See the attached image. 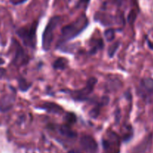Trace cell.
<instances>
[{"label":"cell","mask_w":153,"mask_h":153,"mask_svg":"<svg viewBox=\"0 0 153 153\" xmlns=\"http://www.w3.org/2000/svg\"><path fill=\"white\" fill-rule=\"evenodd\" d=\"M39 108L44 110L48 113L57 114H59L63 112V108L60 105L54 102H46L43 103L40 105V107H39Z\"/></svg>","instance_id":"cell-9"},{"label":"cell","mask_w":153,"mask_h":153,"mask_svg":"<svg viewBox=\"0 0 153 153\" xmlns=\"http://www.w3.org/2000/svg\"><path fill=\"white\" fill-rule=\"evenodd\" d=\"M60 22H61V17L58 16H55L51 18L47 23L42 37V46H43V49L45 51H48L50 49L51 44L53 40L54 31Z\"/></svg>","instance_id":"cell-3"},{"label":"cell","mask_w":153,"mask_h":153,"mask_svg":"<svg viewBox=\"0 0 153 153\" xmlns=\"http://www.w3.org/2000/svg\"><path fill=\"white\" fill-rule=\"evenodd\" d=\"M31 85H32V83L28 82L23 77H19L18 78V87H19V89L21 91L26 92L31 87Z\"/></svg>","instance_id":"cell-14"},{"label":"cell","mask_w":153,"mask_h":153,"mask_svg":"<svg viewBox=\"0 0 153 153\" xmlns=\"http://www.w3.org/2000/svg\"><path fill=\"white\" fill-rule=\"evenodd\" d=\"M97 83V78L91 77L87 80L86 85L81 90L70 91V96L76 101H85L93 93L94 87Z\"/></svg>","instance_id":"cell-4"},{"label":"cell","mask_w":153,"mask_h":153,"mask_svg":"<svg viewBox=\"0 0 153 153\" xmlns=\"http://www.w3.org/2000/svg\"><path fill=\"white\" fill-rule=\"evenodd\" d=\"M4 64H5V60L3 58H2V57H0V66Z\"/></svg>","instance_id":"cell-22"},{"label":"cell","mask_w":153,"mask_h":153,"mask_svg":"<svg viewBox=\"0 0 153 153\" xmlns=\"http://www.w3.org/2000/svg\"><path fill=\"white\" fill-rule=\"evenodd\" d=\"M38 23L34 22L28 27H23L17 31V34L19 38L23 40L26 46L35 49L36 46V32Z\"/></svg>","instance_id":"cell-2"},{"label":"cell","mask_w":153,"mask_h":153,"mask_svg":"<svg viewBox=\"0 0 153 153\" xmlns=\"http://www.w3.org/2000/svg\"><path fill=\"white\" fill-rule=\"evenodd\" d=\"M16 99L15 90L11 93L5 94L0 99V111L2 113L10 111L14 106Z\"/></svg>","instance_id":"cell-7"},{"label":"cell","mask_w":153,"mask_h":153,"mask_svg":"<svg viewBox=\"0 0 153 153\" xmlns=\"http://www.w3.org/2000/svg\"><path fill=\"white\" fill-rule=\"evenodd\" d=\"M58 132L61 135L64 136L67 138H70V139H73L77 137V133L71 129L70 125L66 123L58 126Z\"/></svg>","instance_id":"cell-11"},{"label":"cell","mask_w":153,"mask_h":153,"mask_svg":"<svg viewBox=\"0 0 153 153\" xmlns=\"http://www.w3.org/2000/svg\"><path fill=\"white\" fill-rule=\"evenodd\" d=\"M66 153H79V152L77 151H75V150H72V151L68 152H66Z\"/></svg>","instance_id":"cell-23"},{"label":"cell","mask_w":153,"mask_h":153,"mask_svg":"<svg viewBox=\"0 0 153 153\" xmlns=\"http://www.w3.org/2000/svg\"><path fill=\"white\" fill-rule=\"evenodd\" d=\"M103 149L107 153H120V139L114 132H108L102 139Z\"/></svg>","instance_id":"cell-5"},{"label":"cell","mask_w":153,"mask_h":153,"mask_svg":"<svg viewBox=\"0 0 153 153\" xmlns=\"http://www.w3.org/2000/svg\"><path fill=\"white\" fill-rule=\"evenodd\" d=\"M80 144L84 150L88 153H96L98 144L91 136L84 135L80 139Z\"/></svg>","instance_id":"cell-8"},{"label":"cell","mask_w":153,"mask_h":153,"mask_svg":"<svg viewBox=\"0 0 153 153\" xmlns=\"http://www.w3.org/2000/svg\"><path fill=\"white\" fill-rule=\"evenodd\" d=\"M104 36L107 41H113L115 38V31L113 28H109V29L105 30L104 33Z\"/></svg>","instance_id":"cell-17"},{"label":"cell","mask_w":153,"mask_h":153,"mask_svg":"<svg viewBox=\"0 0 153 153\" xmlns=\"http://www.w3.org/2000/svg\"><path fill=\"white\" fill-rule=\"evenodd\" d=\"M135 19H136L135 13H134V11H132V12H131L130 14H129V17H128V19H129V22L130 23H132H132L134 22V20H135Z\"/></svg>","instance_id":"cell-19"},{"label":"cell","mask_w":153,"mask_h":153,"mask_svg":"<svg viewBox=\"0 0 153 153\" xmlns=\"http://www.w3.org/2000/svg\"><path fill=\"white\" fill-rule=\"evenodd\" d=\"M108 102H109V97L107 96H102L101 99V101L99 102L96 106L94 107V108H93L90 111V112H89L90 117L93 119L96 118L99 115V113H100V108H101L102 107L107 105L108 104Z\"/></svg>","instance_id":"cell-10"},{"label":"cell","mask_w":153,"mask_h":153,"mask_svg":"<svg viewBox=\"0 0 153 153\" xmlns=\"http://www.w3.org/2000/svg\"><path fill=\"white\" fill-rule=\"evenodd\" d=\"M88 24V19L85 16H81L73 23L63 27L61 31V36L57 41V46H61L69 40L76 37L87 28Z\"/></svg>","instance_id":"cell-1"},{"label":"cell","mask_w":153,"mask_h":153,"mask_svg":"<svg viewBox=\"0 0 153 153\" xmlns=\"http://www.w3.org/2000/svg\"><path fill=\"white\" fill-rule=\"evenodd\" d=\"M147 44H148V46H149V47H150V49H152L153 50V43H152L151 41L148 40V41H147Z\"/></svg>","instance_id":"cell-21"},{"label":"cell","mask_w":153,"mask_h":153,"mask_svg":"<svg viewBox=\"0 0 153 153\" xmlns=\"http://www.w3.org/2000/svg\"><path fill=\"white\" fill-rule=\"evenodd\" d=\"M68 61L64 57H58L57 60L53 62L52 66L55 70H64L65 68L67 66Z\"/></svg>","instance_id":"cell-13"},{"label":"cell","mask_w":153,"mask_h":153,"mask_svg":"<svg viewBox=\"0 0 153 153\" xmlns=\"http://www.w3.org/2000/svg\"><path fill=\"white\" fill-rule=\"evenodd\" d=\"M27 0H10V3H12L14 5H20V4H23L24 2H26Z\"/></svg>","instance_id":"cell-20"},{"label":"cell","mask_w":153,"mask_h":153,"mask_svg":"<svg viewBox=\"0 0 153 153\" xmlns=\"http://www.w3.org/2000/svg\"><path fill=\"white\" fill-rule=\"evenodd\" d=\"M15 44V55H14V59H13L12 64L17 66H21L26 65L29 61V57L26 54L23 47L21 46L18 42L14 40Z\"/></svg>","instance_id":"cell-6"},{"label":"cell","mask_w":153,"mask_h":153,"mask_svg":"<svg viewBox=\"0 0 153 153\" xmlns=\"http://www.w3.org/2000/svg\"><path fill=\"white\" fill-rule=\"evenodd\" d=\"M119 45H120V43H119V42H116V43L112 44V45L108 48V54L110 57H112L114 55L115 52H117V50L118 49Z\"/></svg>","instance_id":"cell-18"},{"label":"cell","mask_w":153,"mask_h":153,"mask_svg":"<svg viewBox=\"0 0 153 153\" xmlns=\"http://www.w3.org/2000/svg\"><path fill=\"white\" fill-rule=\"evenodd\" d=\"M64 120L67 125H73L76 122V116L73 113H66L64 116Z\"/></svg>","instance_id":"cell-16"},{"label":"cell","mask_w":153,"mask_h":153,"mask_svg":"<svg viewBox=\"0 0 153 153\" xmlns=\"http://www.w3.org/2000/svg\"><path fill=\"white\" fill-rule=\"evenodd\" d=\"M93 43L94 44L91 46V49L89 51L91 55L95 54L98 50L102 49L103 48V46H104V44H103V41L102 39H98V40H93Z\"/></svg>","instance_id":"cell-15"},{"label":"cell","mask_w":153,"mask_h":153,"mask_svg":"<svg viewBox=\"0 0 153 153\" xmlns=\"http://www.w3.org/2000/svg\"><path fill=\"white\" fill-rule=\"evenodd\" d=\"M141 89L147 93L153 94V78H145L141 82Z\"/></svg>","instance_id":"cell-12"}]
</instances>
